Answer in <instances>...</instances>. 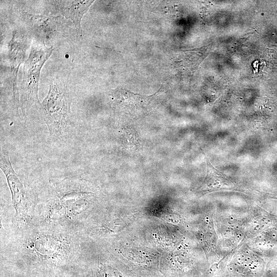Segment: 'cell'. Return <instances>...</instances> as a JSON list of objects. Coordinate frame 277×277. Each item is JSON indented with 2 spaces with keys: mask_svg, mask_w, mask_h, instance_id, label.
I'll return each instance as SVG.
<instances>
[{
  "mask_svg": "<svg viewBox=\"0 0 277 277\" xmlns=\"http://www.w3.org/2000/svg\"><path fill=\"white\" fill-rule=\"evenodd\" d=\"M113 104L118 110L131 115L146 111L154 96L143 95L124 88L111 91Z\"/></svg>",
  "mask_w": 277,
  "mask_h": 277,
  "instance_id": "277c9868",
  "label": "cell"
},
{
  "mask_svg": "<svg viewBox=\"0 0 277 277\" xmlns=\"http://www.w3.org/2000/svg\"><path fill=\"white\" fill-rule=\"evenodd\" d=\"M122 145L128 150L137 151L140 146L138 135L134 129L125 127L121 130L120 135Z\"/></svg>",
  "mask_w": 277,
  "mask_h": 277,
  "instance_id": "8992f818",
  "label": "cell"
},
{
  "mask_svg": "<svg viewBox=\"0 0 277 277\" xmlns=\"http://www.w3.org/2000/svg\"><path fill=\"white\" fill-rule=\"evenodd\" d=\"M45 44L32 43L29 56L24 64L23 81L19 89L20 104L24 113L35 104H39L38 86L41 70L53 51Z\"/></svg>",
  "mask_w": 277,
  "mask_h": 277,
  "instance_id": "7a4b0ae2",
  "label": "cell"
},
{
  "mask_svg": "<svg viewBox=\"0 0 277 277\" xmlns=\"http://www.w3.org/2000/svg\"><path fill=\"white\" fill-rule=\"evenodd\" d=\"M93 2L94 1H64L60 3L59 11L66 18L72 20L77 32L81 33V19Z\"/></svg>",
  "mask_w": 277,
  "mask_h": 277,
  "instance_id": "5b68a950",
  "label": "cell"
},
{
  "mask_svg": "<svg viewBox=\"0 0 277 277\" xmlns=\"http://www.w3.org/2000/svg\"><path fill=\"white\" fill-rule=\"evenodd\" d=\"M71 102L69 93L65 84L59 80L52 81L46 97L40 105L50 136L60 138L67 133Z\"/></svg>",
  "mask_w": 277,
  "mask_h": 277,
  "instance_id": "6da1fadb",
  "label": "cell"
},
{
  "mask_svg": "<svg viewBox=\"0 0 277 277\" xmlns=\"http://www.w3.org/2000/svg\"><path fill=\"white\" fill-rule=\"evenodd\" d=\"M0 158V168L7 179L16 214L18 215H22L23 212L25 211L27 204L25 187L12 167L8 152L2 151Z\"/></svg>",
  "mask_w": 277,
  "mask_h": 277,
  "instance_id": "3957f363",
  "label": "cell"
}]
</instances>
